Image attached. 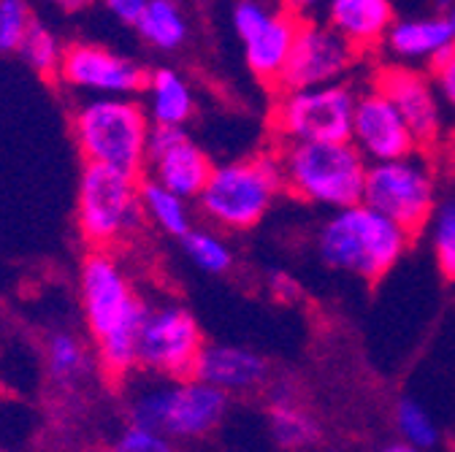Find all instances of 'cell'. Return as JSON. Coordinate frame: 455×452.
Returning <instances> with one entry per match:
<instances>
[{
    "label": "cell",
    "instance_id": "cell-1",
    "mask_svg": "<svg viewBox=\"0 0 455 452\" xmlns=\"http://www.w3.org/2000/svg\"><path fill=\"white\" fill-rule=\"evenodd\" d=\"M79 306L98 358V371L128 385L139 369V336L149 304L139 298L120 260L106 250H90L79 266Z\"/></svg>",
    "mask_w": 455,
    "mask_h": 452
},
{
    "label": "cell",
    "instance_id": "cell-2",
    "mask_svg": "<svg viewBox=\"0 0 455 452\" xmlns=\"http://www.w3.org/2000/svg\"><path fill=\"white\" fill-rule=\"evenodd\" d=\"M412 236L363 201L333 209L317 228L315 247L320 260L333 268L353 274L369 285L385 279L395 263L410 250Z\"/></svg>",
    "mask_w": 455,
    "mask_h": 452
},
{
    "label": "cell",
    "instance_id": "cell-3",
    "mask_svg": "<svg viewBox=\"0 0 455 452\" xmlns=\"http://www.w3.org/2000/svg\"><path fill=\"white\" fill-rule=\"evenodd\" d=\"M271 152L288 195L331 211L363 201L369 163L350 141H276Z\"/></svg>",
    "mask_w": 455,
    "mask_h": 452
},
{
    "label": "cell",
    "instance_id": "cell-4",
    "mask_svg": "<svg viewBox=\"0 0 455 452\" xmlns=\"http://www.w3.org/2000/svg\"><path fill=\"white\" fill-rule=\"evenodd\" d=\"M282 193L284 187L274 152H263L214 165L196 201L214 228L244 234L266 219Z\"/></svg>",
    "mask_w": 455,
    "mask_h": 452
},
{
    "label": "cell",
    "instance_id": "cell-5",
    "mask_svg": "<svg viewBox=\"0 0 455 452\" xmlns=\"http://www.w3.org/2000/svg\"><path fill=\"white\" fill-rule=\"evenodd\" d=\"M228 412V393L198 379H163L136 387L128 395V423L160 431L174 441L209 436Z\"/></svg>",
    "mask_w": 455,
    "mask_h": 452
},
{
    "label": "cell",
    "instance_id": "cell-6",
    "mask_svg": "<svg viewBox=\"0 0 455 452\" xmlns=\"http://www.w3.org/2000/svg\"><path fill=\"white\" fill-rule=\"evenodd\" d=\"M71 131L84 163H100L120 171L144 174L152 123L133 98L95 95L76 106Z\"/></svg>",
    "mask_w": 455,
    "mask_h": 452
},
{
    "label": "cell",
    "instance_id": "cell-7",
    "mask_svg": "<svg viewBox=\"0 0 455 452\" xmlns=\"http://www.w3.org/2000/svg\"><path fill=\"white\" fill-rule=\"evenodd\" d=\"M141 177L120 168L84 163L76 190V228L90 250L111 252L128 242L144 219Z\"/></svg>",
    "mask_w": 455,
    "mask_h": 452
},
{
    "label": "cell",
    "instance_id": "cell-8",
    "mask_svg": "<svg viewBox=\"0 0 455 452\" xmlns=\"http://www.w3.org/2000/svg\"><path fill=\"white\" fill-rule=\"evenodd\" d=\"M363 203L393 219L412 239L420 236L436 211L434 168L420 157V152L385 163H369Z\"/></svg>",
    "mask_w": 455,
    "mask_h": 452
},
{
    "label": "cell",
    "instance_id": "cell-9",
    "mask_svg": "<svg viewBox=\"0 0 455 452\" xmlns=\"http://www.w3.org/2000/svg\"><path fill=\"white\" fill-rule=\"evenodd\" d=\"M358 92L347 82L279 90L271 108L276 141H350Z\"/></svg>",
    "mask_w": 455,
    "mask_h": 452
},
{
    "label": "cell",
    "instance_id": "cell-10",
    "mask_svg": "<svg viewBox=\"0 0 455 452\" xmlns=\"http://www.w3.org/2000/svg\"><path fill=\"white\" fill-rule=\"evenodd\" d=\"M204 347V330L190 309L180 304L149 306L139 336V369L163 379H185L196 374Z\"/></svg>",
    "mask_w": 455,
    "mask_h": 452
},
{
    "label": "cell",
    "instance_id": "cell-11",
    "mask_svg": "<svg viewBox=\"0 0 455 452\" xmlns=\"http://www.w3.org/2000/svg\"><path fill=\"white\" fill-rule=\"evenodd\" d=\"M358 60L361 54L325 20H301L291 58L274 90H301L341 82Z\"/></svg>",
    "mask_w": 455,
    "mask_h": 452
},
{
    "label": "cell",
    "instance_id": "cell-12",
    "mask_svg": "<svg viewBox=\"0 0 455 452\" xmlns=\"http://www.w3.org/2000/svg\"><path fill=\"white\" fill-rule=\"evenodd\" d=\"M231 22L244 44V60L252 76L268 87H276L284 63L291 58L301 20L282 9L271 12L258 0H239L234 6Z\"/></svg>",
    "mask_w": 455,
    "mask_h": 452
},
{
    "label": "cell",
    "instance_id": "cell-13",
    "mask_svg": "<svg viewBox=\"0 0 455 452\" xmlns=\"http://www.w3.org/2000/svg\"><path fill=\"white\" fill-rule=\"evenodd\" d=\"M371 87L385 92L398 108V115L404 117L418 141V149H431L439 144L444 131V106L428 71H418L415 66L402 63L379 66L371 76Z\"/></svg>",
    "mask_w": 455,
    "mask_h": 452
},
{
    "label": "cell",
    "instance_id": "cell-14",
    "mask_svg": "<svg viewBox=\"0 0 455 452\" xmlns=\"http://www.w3.org/2000/svg\"><path fill=\"white\" fill-rule=\"evenodd\" d=\"M212 157L188 136L185 128L152 125L147 144L144 177L168 187L188 201H196L212 174Z\"/></svg>",
    "mask_w": 455,
    "mask_h": 452
},
{
    "label": "cell",
    "instance_id": "cell-15",
    "mask_svg": "<svg viewBox=\"0 0 455 452\" xmlns=\"http://www.w3.org/2000/svg\"><path fill=\"white\" fill-rule=\"evenodd\" d=\"M60 82L90 95H117L133 98L144 92L149 71L131 58L111 52L98 44H71L63 49V60L57 68Z\"/></svg>",
    "mask_w": 455,
    "mask_h": 452
},
{
    "label": "cell",
    "instance_id": "cell-16",
    "mask_svg": "<svg viewBox=\"0 0 455 452\" xmlns=\"http://www.w3.org/2000/svg\"><path fill=\"white\" fill-rule=\"evenodd\" d=\"M350 144L366 157V163H385L420 152L404 117L398 115L390 98L377 87L358 92L350 125Z\"/></svg>",
    "mask_w": 455,
    "mask_h": 452
},
{
    "label": "cell",
    "instance_id": "cell-17",
    "mask_svg": "<svg viewBox=\"0 0 455 452\" xmlns=\"http://www.w3.org/2000/svg\"><path fill=\"white\" fill-rule=\"evenodd\" d=\"M198 379L220 387L222 393H252L266 385L268 363L250 347L239 345H206L198 355L196 374Z\"/></svg>",
    "mask_w": 455,
    "mask_h": 452
},
{
    "label": "cell",
    "instance_id": "cell-18",
    "mask_svg": "<svg viewBox=\"0 0 455 452\" xmlns=\"http://www.w3.org/2000/svg\"><path fill=\"white\" fill-rule=\"evenodd\" d=\"M325 22L345 38L361 58L382 46L390 25L395 22L390 0H328Z\"/></svg>",
    "mask_w": 455,
    "mask_h": 452
},
{
    "label": "cell",
    "instance_id": "cell-19",
    "mask_svg": "<svg viewBox=\"0 0 455 452\" xmlns=\"http://www.w3.org/2000/svg\"><path fill=\"white\" fill-rule=\"evenodd\" d=\"M452 44H455V33L444 14V17L395 20L382 41V49L395 63L415 66V63H434Z\"/></svg>",
    "mask_w": 455,
    "mask_h": 452
},
{
    "label": "cell",
    "instance_id": "cell-20",
    "mask_svg": "<svg viewBox=\"0 0 455 452\" xmlns=\"http://www.w3.org/2000/svg\"><path fill=\"white\" fill-rule=\"evenodd\" d=\"M98 371V358L92 345L71 330L54 328L44 336V374L46 382L57 390H76Z\"/></svg>",
    "mask_w": 455,
    "mask_h": 452
},
{
    "label": "cell",
    "instance_id": "cell-21",
    "mask_svg": "<svg viewBox=\"0 0 455 452\" xmlns=\"http://www.w3.org/2000/svg\"><path fill=\"white\" fill-rule=\"evenodd\" d=\"M268 428L274 441L284 449H309L320 439L317 420L304 409L296 385L288 379L268 385Z\"/></svg>",
    "mask_w": 455,
    "mask_h": 452
},
{
    "label": "cell",
    "instance_id": "cell-22",
    "mask_svg": "<svg viewBox=\"0 0 455 452\" xmlns=\"http://www.w3.org/2000/svg\"><path fill=\"white\" fill-rule=\"evenodd\" d=\"M144 95H147L144 108H147V117L152 125L185 128V123L193 117V111H196L193 90L182 79V74H177L174 68L149 71L147 84H144Z\"/></svg>",
    "mask_w": 455,
    "mask_h": 452
},
{
    "label": "cell",
    "instance_id": "cell-23",
    "mask_svg": "<svg viewBox=\"0 0 455 452\" xmlns=\"http://www.w3.org/2000/svg\"><path fill=\"white\" fill-rule=\"evenodd\" d=\"M139 195H141L144 219H149L165 236L182 242L193 231V214H190L188 198L171 193L168 187H163L147 177L141 179Z\"/></svg>",
    "mask_w": 455,
    "mask_h": 452
},
{
    "label": "cell",
    "instance_id": "cell-24",
    "mask_svg": "<svg viewBox=\"0 0 455 452\" xmlns=\"http://www.w3.org/2000/svg\"><path fill=\"white\" fill-rule=\"evenodd\" d=\"M136 30L149 46L160 52H174L188 38V20L174 0H147V9Z\"/></svg>",
    "mask_w": 455,
    "mask_h": 452
},
{
    "label": "cell",
    "instance_id": "cell-25",
    "mask_svg": "<svg viewBox=\"0 0 455 452\" xmlns=\"http://www.w3.org/2000/svg\"><path fill=\"white\" fill-rule=\"evenodd\" d=\"M185 255L188 260L201 268L204 274H228L234 268V250L228 247V242L217 234V231H206V228H193L185 239H182Z\"/></svg>",
    "mask_w": 455,
    "mask_h": 452
},
{
    "label": "cell",
    "instance_id": "cell-26",
    "mask_svg": "<svg viewBox=\"0 0 455 452\" xmlns=\"http://www.w3.org/2000/svg\"><path fill=\"white\" fill-rule=\"evenodd\" d=\"M428 228H431L436 268L447 282H455V198L436 203Z\"/></svg>",
    "mask_w": 455,
    "mask_h": 452
},
{
    "label": "cell",
    "instance_id": "cell-27",
    "mask_svg": "<svg viewBox=\"0 0 455 452\" xmlns=\"http://www.w3.org/2000/svg\"><path fill=\"white\" fill-rule=\"evenodd\" d=\"M395 428L402 433V441L418 447V449H431L439 441V428L426 412L423 404L415 399H402L395 404Z\"/></svg>",
    "mask_w": 455,
    "mask_h": 452
},
{
    "label": "cell",
    "instance_id": "cell-28",
    "mask_svg": "<svg viewBox=\"0 0 455 452\" xmlns=\"http://www.w3.org/2000/svg\"><path fill=\"white\" fill-rule=\"evenodd\" d=\"M63 49L66 46H60L57 36L38 22L30 25V30L25 33V38L20 44V54L25 58V63L38 74H57L60 60H63Z\"/></svg>",
    "mask_w": 455,
    "mask_h": 452
},
{
    "label": "cell",
    "instance_id": "cell-29",
    "mask_svg": "<svg viewBox=\"0 0 455 452\" xmlns=\"http://www.w3.org/2000/svg\"><path fill=\"white\" fill-rule=\"evenodd\" d=\"M106 452H180V449L171 436L128 423L117 436L111 439Z\"/></svg>",
    "mask_w": 455,
    "mask_h": 452
},
{
    "label": "cell",
    "instance_id": "cell-30",
    "mask_svg": "<svg viewBox=\"0 0 455 452\" xmlns=\"http://www.w3.org/2000/svg\"><path fill=\"white\" fill-rule=\"evenodd\" d=\"M33 17L28 0H0V52H20Z\"/></svg>",
    "mask_w": 455,
    "mask_h": 452
},
{
    "label": "cell",
    "instance_id": "cell-31",
    "mask_svg": "<svg viewBox=\"0 0 455 452\" xmlns=\"http://www.w3.org/2000/svg\"><path fill=\"white\" fill-rule=\"evenodd\" d=\"M428 76L439 92V100L455 115V44L444 49L434 63H428Z\"/></svg>",
    "mask_w": 455,
    "mask_h": 452
},
{
    "label": "cell",
    "instance_id": "cell-32",
    "mask_svg": "<svg viewBox=\"0 0 455 452\" xmlns=\"http://www.w3.org/2000/svg\"><path fill=\"white\" fill-rule=\"evenodd\" d=\"M106 9L117 17L123 25H139L144 9H147V0H106Z\"/></svg>",
    "mask_w": 455,
    "mask_h": 452
},
{
    "label": "cell",
    "instance_id": "cell-33",
    "mask_svg": "<svg viewBox=\"0 0 455 452\" xmlns=\"http://www.w3.org/2000/svg\"><path fill=\"white\" fill-rule=\"evenodd\" d=\"M328 0H279V9L288 12L296 20H312L320 12H325Z\"/></svg>",
    "mask_w": 455,
    "mask_h": 452
},
{
    "label": "cell",
    "instance_id": "cell-34",
    "mask_svg": "<svg viewBox=\"0 0 455 452\" xmlns=\"http://www.w3.org/2000/svg\"><path fill=\"white\" fill-rule=\"evenodd\" d=\"M271 290L279 301H296L301 296V288H299V282L288 274H271Z\"/></svg>",
    "mask_w": 455,
    "mask_h": 452
},
{
    "label": "cell",
    "instance_id": "cell-35",
    "mask_svg": "<svg viewBox=\"0 0 455 452\" xmlns=\"http://www.w3.org/2000/svg\"><path fill=\"white\" fill-rule=\"evenodd\" d=\"M377 452H423V449H418V447H412L407 441H390V444L379 447Z\"/></svg>",
    "mask_w": 455,
    "mask_h": 452
},
{
    "label": "cell",
    "instance_id": "cell-36",
    "mask_svg": "<svg viewBox=\"0 0 455 452\" xmlns=\"http://www.w3.org/2000/svg\"><path fill=\"white\" fill-rule=\"evenodd\" d=\"M447 20H450V25H452V33H455V0L447 6Z\"/></svg>",
    "mask_w": 455,
    "mask_h": 452
},
{
    "label": "cell",
    "instance_id": "cell-37",
    "mask_svg": "<svg viewBox=\"0 0 455 452\" xmlns=\"http://www.w3.org/2000/svg\"><path fill=\"white\" fill-rule=\"evenodd\" d=\"M82 4V0H60V6H66V9H76Z\"/></svg>",
    "mask_w": 455,
    "mask_h": 452
},
{
    "label": "cell",
    "instance_id": "cell-38",
    "mask_svg": "<svg viewBox=\"0 0 455 452\" xmlns=\"http://www.w3.org/2000/svg\"><path fill=\"white\" fill-rule=\"evenodd\" d=\"M439 4H444V6H450V4H452V0H439Z\"/></svg>",
    "mask_w": 455,
    "mask_h": 452
}]
</instances>
